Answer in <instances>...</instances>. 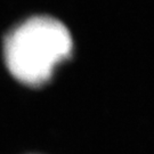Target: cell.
Returning <instances> with one entry per match:
<instances>
[{
  "instance_id": "1",
  "label": "cell",
  "mask_w": 154,
  "mask_h": 154,
  "mask_svg": "<svg viewBox=\"0 0 154 154\" xmlns=\"http://www.w3.org/2000/svg\"><path fill=\"white\" fill-rule=\"evenodd\" d=\"M72 49V37L63 23L48 16L32 17L7 37L5 61L18 81L40 86L71 56Z\"/></svg>"
}]
</instances>
